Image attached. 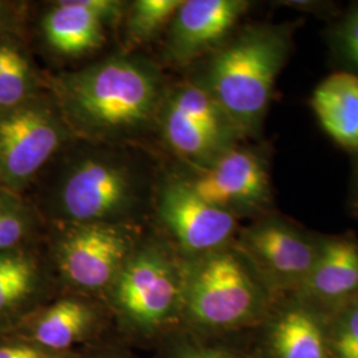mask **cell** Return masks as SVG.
<instances>
[{
  "label": "cell",
  "mask_w": 358,
  "mask_h": 358,
  "mask_svg": "<svg viewBox=\"0 0 358 358\" xmlns=\"http://www.w3.org/2000/svg\"><path fill=\"white\" fill-rule=\"evenodd\" d=\"M296 294L328 315L357 300V236L325 235L320 257Z\"/></svg>",
  "instance_id": "9a60e30c"
},
{
  "label": "cell",
  "mask_w": 358,
  "mask_h": 358,
  "mask_svg": "<svg viewBox=\"0 0 358 358\" xmlns=\"http://www.w3.org/2000/svg\"><path fill=\"white\" fill-rule=\"evenodd\" d=\"M47 167L38 207L47 226H146L162 179L153 155L140 145L73 138Z\"/></svg>",
  "instance_id": "6da1fadb"
},
{
  "label": "cell",
  "mask_w": 358,
  "mask_h": 358,
  "mask_svg": "<svg viewBox=\"0 0 358 358\" xmlns=\"http://www.w3.org/2000/svg\"><path fill=\"white\" fill-rule=\"evenodd\" d=\"M169 85L161 65L131 51L47 81L75 138L115 145L157 131Z\"/></svg>",
  "instance_id": "7a4b0ae2"
},
{
  "label": "cell",
  "mask_w": 358,
  "mask_h": 358,
  "mask_svg": "<svg viewBox=\"0 0 358 358\" xmlns=\"http://www.w3.org/2000/svg\"><path fill=\"white\" fill-rule=\"evenodd\" d=\"M73 138L48 87L0 110V187L22 194Z\"/></svg>",
  "instance_id": "52a82bcc"
},
{
  "label": "cell",
  "mask_w": 358,
  "mask_h": 358,
  "mask_svg": "<svg viewBox=\"0 0 358 358\" xmlns=\"http://www.w3.org/2000/svg\"><path fill=\"white\" fill-rule=\"evenodd\" d=\"M47 88V80L38 73L26 52L13 64L0 72V110L24 103Z\"/></svg>",
  "instance_id": "44dd1931"
},
{
  "label": "cell",
  "mask_w": 358,
  "mask_h": 358,
  "mask_svg": "<svg viewBox=\"0 0 358 358\" xmlns=\"http://www.w3.org/2000/svg\"><path fill=\"white\" fill-rule=\"evenodd\" d=\"M183 0H134L124 15L127 44L141 45L166 29Z\"/></svg>",
  "instance_id": "ffe728a7"
},
{
  "label": "cell",
  "mask_w": 358,
  "mask_h": 358,
  "mask_svg": "<svg viewBox=\"0 0 358 358\" xmlns=\"http://www.w3.org/2000/svg\"><path fill=\"white\" fill-rule=\"evenodd\" d=\"M207 203L234 217L254 220L275 211L271 180V150L266 145L245 141L202 167L179 164L173 171Z\"/></svg>",
  "instance_id": "9c48e42d"
},
{
  "label": "cell",
  "mask_w": 358,
  "mask_h": 358,
  "mask_svg": "<svg viewBox=\"0 0 358 358\" xmlns=\"http://www.w3.org/2000/svg\"><path fill=\"white\" fill-rule=\"evenodd\" d=\"M26 15L27 4L24 1L0 0V38H20Z\"/></svg>",
  "instance_id": "d4e9b609"
},
{
  "label": "cell",
  "mask_w": 358,
  "mask_h": 358,
  "mask_svg": "<svg viewBox=\"0 0 358 358\" xmlns=\"http://www.w3.org/2000/svg\"><path fill=\"white\" fill-rule=\"evenodd\" d=\"M60 292L44 243L0 255V336L16 332Z\"/></svg>",
  "instance_id": "5bb4252c"
},
{
  "label": "cell",
  "mask_w": 358,
  "mask_h": 358,
  "mask_svg": "<svg viewBox=\"0 0 358 358\" xmlns=\"http://www.w3.org/2000/svg\"><path fill=\"white\" fill-rule=\"evenodd\" d=\"M80 350L56 352L16 333L0 336V358H78Z\"/></svg>",
  "instance_id": "cb8c5ba5"
},
{
  "label": "cell",
  "mask_w": 358,
  "mask_h": 358,
  "mask_svg": "<svg viewBox=\"0 0 358 358\" xmlns=\"http://www.w3.org/2000/svg\"><path fill=\"white\" fill-rule=\"evenodd\" d=\"M41 34L52 51L77 57L97 51L106 41L109 26L96 13L80 7L76 0H57L41 17Z\"/></svg>",
  "instance_id": "2e32d148"
},
{
  "label": "cell",
  "mask_w": 358,
  "mask_h": 358,
  "mask_svg": "<svg viewBox=\"0 0 358 358\" xmlns=\"http://www.w3.org/2000/svg\"><path fill=\"white\" fill-rule=\"evenodd\" d=\"M47 223L22 194L0 187V255L44 243Z\"/></svg>",
  "instance_id": "ac0fdd59"
},
{
  "label": "cell",
  "mask_w": 358,
  "mask_h": 358,
  "mask_svg": "<svg viewBox=\"0 0 358 358\" xmlns=\"http://www.w3.org/2000/svg\"><path fill=\"white\" fill-rule=\"evenodd\" d=\"M153 213L154 230L171 244L180 259L226 247L241 229L238 217L207 203L171 174L159 182Z\"/></svg>",
  "instance_id": "30bf717a"
},
{
  "label": "cell",
  "mask_w": 358,
  "mask_h": 358,
  "mask_svg": "<svg viewBox=\"0 0 358 358\" xmlns=\"http://www.w3.org/2000/svg\"><path fill=\"white\" fill-rule=\"evenodd\" d=\"M78 358H136V356L133 355V349L122 344L115 336H110L97 344L81 349Z\"/></svg>",
  "instance_id": "484cf974"
},
{
  "label": "cell",
  "mask_w": 358,
  "mask_h": 358,
  "mask_svg": "<svg viewBox=\"0 0 358 358\" xmlns=\"http://www.w3.org/2000/svg\"><path fill=\"white\" fill-rule=\"evenodd\" d=\"M154 358H254V356L247 333L205 337L179 328L155 346Z\"/></svg>",
  "instance_id": "d6986e66"
},
{
  "label": "cell",
  "mask_w": 358,
  "mask_h": 358,
  "mask_svg": "<svg viewBox=\"0 0 358 358\" xmlns=\"http://www.w3.org/2000/svg\"><path fill=\"white\" fill-rule=\"evenodd\" d=\"M182 259L166 239L146 227L103 296L113 333L122 344L152 349L182 328Z\"/></svg>",
  "instance_id": "277c9868"
},
{
  "label": "cell",
  "mask_w": 358,
  "mask_h": 358,
  "mask_svg": "<svg viewBox=\"0 0 358 358\" xmlns=\"http://www.w3.org/2000/svg\"><path fill=\"white\" fill-rule=\"evenodd\" d=\"M296 22L238 28L195 63L190 76L219 103L244 140L260 136L276 81L294 50Z\"/></svg>",
  "instance_id": "3957f363"
},
{
  "label": "cell",
  "mask_w": 358,
  "mask_h": 358,
  "mask_svg": "<svg viewBox=\"0 0 358 358\" xmlns=\"http://www.w3.org/2000/svg\"><path fill=\"white\" fill-rule=\"evenodd\" d=\"M145 230L110 223L47 226L44 247L62 291L103 300Z\"/></svg>",
  "instance_id": "8992f818"
},
{
  "label": "cell",
  "mask_w": 358,
  "mask_h": 358,
  "mask_svg": "<svg viewBox=\"0 0 358 358\" xmlns=\"http://www.w3.org/2000/svg\"><path fill=\"white\" fill-rule=\"evenodd\" d=\"M251 6L248 0H183L167 27L165 59L179 66L205 59L239 28Z\"/></svg>",
  "instance_id": "4fadbf2b"
},
{
  "label": "cell",
  "mask_w": 358,
  "mask_h": 358,
  "mask_svg": "<svg viewBox=\"0 0 358 358\" xmlns=\"http://www.w3.org/2000/svg\"><path fill=\"white\" fill-rule=\"evenodd\" d=\"M13 333L56 352L81 350L115 336L101 299L66 291L38 308Z\"/></svg>",
  "instance_id": "7c38bea8"
},
{
  "label": "cell",
  "mask_w": 358,
  "mask_h": 358,
  "mask_svg": "<svg viewBox=\"0 0 358 358\" xmlns=\"http://www.w3.org/2000/svg\"><path fill=\"white\" fill-rule=\"evenodd\" d=\"M324 238L275 210L241 227L234 242L275 300L301 289L320 257Z\"/></svg>",
  "instance_id": "ba28073f"
},
{
  "label": "cell",
  "mask_w": 358,
  "mask_h": 358,
  "mask_svg": "<svg viewBox=\"0 0 358 358\" xmlns=\"http://www.w3.org/2000/svg\"><path fill=\"white\" fill-rule=\"evenodd\" d=\"M182 328L205 337L254 331L273 303L266 285L235 242L182 259Z\"/></svg>",
  "instance_id": "5b68a950"
},
{
  "label": "cell",
  "mask_w": 358,
  "mask_h": 358,
  "mask_svg": "<svg viewBox=\"0 0 358 358\" xmlns=\"http://www.w3.org/2000/svg\"><path fill=\"white\" fill-rule=\"evenodd\" d=\"M329 315L299 294L275 299L266 319L247 333L254 358H333Z\"/></svg>",
  "instance_id": "8fae6325"
},
{
  "label": "cell",
  "mask_w": 358,
  "mask_h": 358,
  "mask_svg": "<svg viewBox=\"0 0 358 358\" xmlns=\"http://www.w3.org/2000/svg\"><path fill=\"white\" fill-rule=\"evenodd\" d=\"M350 211L358 219V154H355V166L350 189Z\"/></svg>",
  "instance_id": "83f0119b"
},
{
  "label": "cell",
  "mask_w": 358,
  "mask_h": 358,
  "mask_svg": "<svg viewBox=\"0 0 358 358\" xmlns=\"http://www.w3.org/2000/svg\"><path fill=\"white\" fill-rule=\"evenodd\" d=\"M27 50L22 40L16 36L0 38V72L13 64Z\"/></svg>",
  "instance_id": "4316f807"
},
{
  "label": "cell",
  "mask_w": 358,
  "mask_h": 358,
  "mask_svg": "<svg viewBox=\"0 0 358 358\" xmlns=\"http://www.w3.org/2000/svg\"><path fill=\"white\" fill-rule=\"evenodd\" d=\"M336 60L345 72L358 77V1L337 17L328 34Z\"/></svg>",
  "instance_id": "7402d4cb"
},
{
  "label": "cell",
  "mask_w": 358,
  "mask_h": 358,
  "mask_svg": "<svg viewBox=\"0 0 358 358\" xmlns=\"http://www.w3.org/2000/svg\"><path fill=\"white\" fill-rule=\"evenodd\" d=\"M333 358H358V299L329 315Z\"/></svg>",
  "instance_id": "603a6c76"
},
{
  "label": "cell",
  "mask_w": 358,
  "mask_h": 358,
  "mask_svg": "<svg viewBox=\"0 0 358 358\" xmlns=\"http://www.w3.org/2000/svg\"><path fill=\"white\" fill-rule=\"evenodd\" d=\"M310 105L333 141L358 154V77L345 71L325 77L313 90Z\"/></svg>",
  "instance_id": "e0dca14e"
}]
</instances>
